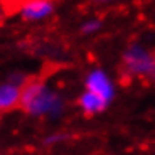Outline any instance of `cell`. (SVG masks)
<instances>
[{"instance_id":"6","label":"cell","mask_w":155,"mask_h":155,"mask_svg":"<svg viewBox=\"0 0 155 155\" xmlns=\"http://www.w3.org/2000/svg\"><path fill=\"white\" fill-rule=\"evenodd\" d=\"M100 27V24L98 22H88L84 25V27H83V32H91V31H96V29Z\"/></svg>"},{"instance_id":"7","label":"cell","mask_w":155,"mask_h":155,"mask_svg":"<svg viewBox=\"0 0 155 155\" xmlns=\"http://www.w3.org/2000/svg\"><path fill=\"white\" fill-rule=\"evenodd\" d=\"M96 2H110V0H96Z\"/></svg>"},{"instance_id":"2","label":"cell","mask_w":155,"mask_h":155,"mask_svg":"<svg viewBox=\"0 0 155 155\" xmlns=\"http://www.w3.org/2000/svg\"><path fill=\"white\" fill-rule=\"evenodd\" d=\"M20 103V84L7 83L0 84V113H7L14 108H19Z\"/></svg>"},{"instance_id":"3","label":"cell","mask_w":155,"mask_h":155,"mask_svg":"<svg viewBox=\"0 0 155 155\" xmlns=\"http://www.w3.org/2000/svg\"><path fill=\"white\" fill-rule=\"evenodd\" d=\"M86 88L91 93H96L101 98H105L106 101L111 100V94H113L111 83L108 81V78L101 73V71H94V73L89 74L88 81H86Z\"/></svg>"},{"instance_id":"5","label":"cell","mask_w":155,"mask_h":155,"mask_svg":"<svg viewBox=\"0 0 155 155\" xmlns=\"http://www.w3.org/2000/svg\"><path fill=\"white\" fill-rule=\"evenodd\" d=\"M106 103H108V101H106L105 98H101L100 94H96V93H91V91L84 93L79 98V106L83 108V111H84L86 115H94V113L105 110Z\"/></svg>"},{"instance_id":"4","label":"cell","mask_w":155,"mask_h":155,"mask_svg":"<svg viewBox=\"0 0 155 155\" xmlns=\"http://www.w3.org/2000/svg\"><path fill=\"white\" fill-rule=\"evenodd\" d=\"M20 12L25 20H35L49 15L52 12V5L49 0H27Z\"/></svg>"},{"instance_id":"1","label":"cell","mask_w":155,"mask_h":155,"mask_svg":"<svg viewBox=\"0 0 155 155\" xmlns=\"http://www.w3.org/2000/svg\"><path fill=\"white\" fill-rule=\"evenodd\" d=\"M121 78L130 79L132 76H143L155 79V62L153 56H148L142 49H132L123 56V62H121Z\"/></svg>"},{"instance_id":"8","label":"cell","mask_w":155,"mask_h":155,"mask_svg":"<svg viewBox=\"0 0 155 155\" xmlns=\"http://www.w3.org/2000/svg\"><path fill=\"white\" fill-rule=\"evenodd\" d=\"M153 62H155V52H153Z\"/></svg>"}]
</instances>
